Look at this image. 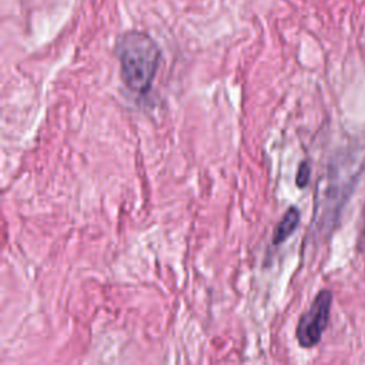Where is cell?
<instances>
[{
    "label": "cell",
    "instance_id": "1",
    "mask_svg": "<svg viewBox=\"0 0 365 365\" xmlns=\"http://www.w3.org/2000/svg\"><path fill=\"white\" fill-rule=\"evenodd\" d=\"M365 168V148L355 147L338 153L327 170V184L321 201L317 204V227L321 231H331L339 211L351 197L359 175Z\"/></svg>",
    "mask_w": 365,
    "mask_h": 365
},
{
    "label": "cell",
    "instance_id": "2",
    "mask_svg": "<svg viewBox=\"0 0 365 365\" xmlns=\"http://www.w3.org/2000/svg\"><path fill=\"white\" fill-rule=\"evenodd\" d=\"M123 84L134 94H147L158 71L161 50L155 40L140 30L123 33L114 47Z\"/></svg>",
    "mask_w": 365,
    "mask_h": 365
},
{
    "label": "cell",
    "instance_id": "3",
    "mask_svg": "<svg viewBox=\"0 0 365 365\" xmlns=\"http://www.w3.org/2000/svg\"><path fill=\"white\" fill-rule=\"evenodd\" d=\"M331 302L332 294L328 289H322L317 294L311 307L301 315L295 336L302 348H311L321 341L328 325Z\"/></svg>",
    "mask_w": 365,
    "mask_h": 365
},
{
    "label": "cell",
    "instance_id": "4",
    "mask_svg": "<svg viewBox=\"0 0 365 365\" xmlns=\"http://www.w3.org/2000/svg\"><path fill=\"white\" fill-rule=\"evenodd\" d=\"M299 220H301L299 210L297 207H289L285 211L281 221L275 227V231L272 234V244L274 245L282 244L297 230V227L299 224Z\"/></svg>",
    "mask_w": 365,
    "mask_h": 365
},
{
    "label": "cell",
    "instance_id": "5",
    "mask_svg": "<svg viewBox=\"0 0 365 365\" xmlns=\"http://www.w3.org/2000/svg\"><path fill=\"white\" fill-rule=\"evenodd\" d=\"M311 178V164L309 161H301L298 165V171L295 175V184L298 188H304L308 185Z\"/></svg>",
    "mask_w": 365,
    "mask_h": 365
},
{
    "label": "cell",
    "instance_id": "6",
    "mask_svg": "<svg viewBox=\"0 0 365 365\" xmlns=\"http://www.w3.org/2000/svg\"><path fill=\"white\" fill-rule=\"evenodd\" d=\"M364 222H362V231L359 235V247L361 250H365V208H364Z\"/></svg>",
    "mask_w": 365,
    "mask_h": 365
}]
</instances>
